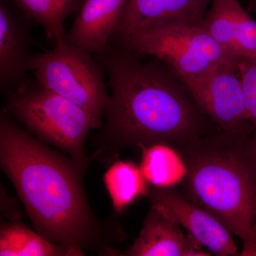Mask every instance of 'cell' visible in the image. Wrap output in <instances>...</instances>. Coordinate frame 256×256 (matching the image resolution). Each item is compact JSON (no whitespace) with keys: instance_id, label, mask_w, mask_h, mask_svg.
<instances>
[{"instance_id":"2","label":"cell","mask_w":256,"mask_h":256,"mask_svg":"<svg viewBox=\"0 0 256 256\" xmlns=\"http://www.w3.org/2000/svg\"><path fill=\"white\" fill-rule=\"evenodd\" d=\"M0 164L18 192L36 232L72 256L104 248L109 237L84 193V170L0 118Z\"/></svg>"},{"instance_id":"19","label":"cell","mask_w":256,"mask_h":256,"mask_svg":"<svg viewBox=\"0 0 256 256\" xmlns=\"http://www.w3.org/2000/svg\"><path fill=\"white\" fill-rule=\"evenodd\" d=\"M250 136H252V142H254V146H255L256 148V127L252 130V132H250Z\"/></svg>"},{"instance_id":"21","label":"cell","mask_w":256,"mask_h":256,"mask_svg":"<svg viewBox=\"0 0 256 256\" xmlns=\"http://www.w3.org/2000/svg\"><path fill=\"white\" fill-rule=\"evenodd\" d=\"M252 5H254V8L256 9V0H252Z\"/></svg>"},{"instance_id":"3","label":"cell","mask_w":256,"mask_h":256,"mask_svg":"<svg viewBox=\"0 0 256 256\" xmlns=\"http://www.w3.org/2000/svg\"><path fill=\"white\" fill-rule=\"evenodd\" d=\"M186 168L183 195L242 238L240 256H256V148L250 133H212L176 149Z\"/></svg>"},{"instance_id":"7","label":"cell","mask_w":256,"mask_h":256,"mask_svg":"<svg viewBox=\"0 0 256 256\" xmlns=\"http://www.w3.org/2000/svg\"><path fill=\"white\" fill-rule=\"evenodd\" d=\"M237 62L183 82L198 107L220 130L250 133Z\"/></svg>"},{"instance_id":"13","label":"cell","mask_w":256,"mask_h":256,"mask_svg":"<svg viewBox=\"0 0 256 256\" xmlns=\"http://www.w3.org/2000/svg\"><path fill=\"white\" fill-rule=\"evenodd\" d=\"M181 228L174 220L151 207L139 236L124 256H212Z\"/></svg>"},{"instance_id":"10","label":"cell","mask_w":256,"mask_h":256,"mask_svg":"<svg viewBox=\"0 0 256 256\" xmlns=\"http://www.w3.org/2000/svg\"><path fill=\"white\" fill-rule=\"evenodd\" d=\"M31 20L12 0H0V87L10 92L30 72Z\"/></svg>"},{"instance_id":"16","label":"cell","mask_w":256,"mask_h":256,"mask_svg":"<svg viewBox=\"0 0 256 256\" xmlns=\"http://www.w3.org/2000/svg\"><path fill=\"white\" fill-rule=\"evenodd\" d=\"M32 22L42 25L47 38L65 41L64 23L69 16L80 11L85 0H12Z\"/></svg>"},{"instance_id":"5","label":"cell","mask_w":256,"mask_h":256,"mask_svg":"<svg viewBox=\"0 0 256 256\" xmlns=\"http://www.w3.org/2000/svg\"><path fill=\"white\" fill-rule=\"evenodd\" d=\"M30 72L44 87L102 118L110 100L104 67L92 54L66 41L34 55Z\"/></svg>"},{"instance_id":"18","label":"cell","mask_w":256,"mask_h":256,"mask_svg":"<svg viewBox=\"0 0 256 256\" xmlns=\"http://www.w3.org/2000/svg\"><path fill=\"white\" fill-rule=\"evenodd\" d=\"M237 68L242 82L247 119L252 130L256 127V60L240 58Z\"/></svg>"},{"instance_id":"12","label":"cell","mask_w":256,"mask_h":256,"mask_svg":"<svg viewBox=\"0 0 256 256\" xmlns=\"http://www.w3.org/2000/svg\"><path fill=\"white\" fill-rule=\"evenodd\" d=\"M130 0H85L65 41L92 54L107 50Z\"/></svg>"},{"instance_id":"11","label":"cell","mask_w":256,"mask_h":256,"mask_svg":"<svg viewBox=\"0 0 256 256\" xmlns=\"http://www.w3.org/2000/svg\"><path fill=\"white\" fill-rule=\"evenodd\" d=\"M202 26L236 60H256V22L238 0H212Z\"/></svg>"},{"instance_id":"17","label":"cell","mask_w":256,"mask_h":256,"mask_svg":"<svg viewBox=\"0 0 256 256\" xmlns=\"http://www.w3.org/2000/svg\"><path fill=\"white\" fill-rule=\"evenodd\" d=\"M1 256H72L65 248L20 223L2 226L0 232Z\"/></svg>"},{"instance_id":"9","label":"cell","mask_w":256,"mask_h":256,"mask_svg":"<svg viewBox=\"0 0 256 256\" xmlns=\"http://www.w3.org/2000/svg\"><path fill=\"white\" fill-rule=\"evenodd\" d=\"M212 0H130L109 45L168 26L202 25Z\"/></svg>"},{"instance_id":"8","label":"cell","mask_w":256,"mask_h":256,"mask_svg":"<svg viewBox=\"0 0 256 256\" xmlns=\"http://www.w3.org/2000/svg\"><path fill=\"white\" fill-rule=\"evenodd\" d=\"M148 198L160 210L186 230L202 247L218 256H238L232 232L216 217L174 188H154Z\"/></svg>"},{"instance_id":"4","label":"cell","mask_w":256,"mask_h":256,"mask_svg":"<svg viewBox=\"0 0 256 256\" xmlns=\"http://www.w3.org/2000/svg\"><path fill=\"white\" fill-rule=\"evenodd\" d=\"M8 112L42 140L72 156L84 171L88 166L85 142L89 133L102 127V118L28 80L8 92Z\"/></svg>"},{"instance_id":"15","label":"cell","mask_w":256,"mask_h":256,"mask_svg":"<svg viewBox=\"0 0 256 256\" xmlns=\"http://www.w3.org/2000/svg\"><path fill=\"white\" fill-rule=\"evenodd\" d=\"M140 165L143 175L154 188H174L182 182L186 168L181 154L166 144H154L141 149Z\"/></svg>"},{"instance_id":"20","label":"cell","mask_w":256,"mask_h":256,"mask_svg":"<svg viewBox=\"0 0 256 256\" xmlns=\"http://www.w3.org/2000/svg\"><path fill=\"white\" fill-rule=\"evenodd\" d=\"M252 240H254V244L256 246V224L254 229H252Z\"/></svg>"},{"instance_id":"14","label":"cell","mask_w":256,"mask_h":256,"mask_svg":"<svg viewBox=\"0 0 256 256\" xmlns=\"http://www.w3.org/2000/svg\"><path fill=\"white\" fill-rule=\"evenodd\" d=\"M104 180L116 214L122 213L141 197L148 196L150 191L140 166L131 161L114 162Z\"/></svg>"},{"instance_id":"6","label":"cell","mask_w":256,"mask_h":256,"mask_svg":"<svg viewBox=\"0 0 256 256\" xmlns=\"http://www.w3.org/2000/svg\"><path fill=\"white\" fill-rule=\"evenodd\" d=\"M149 55L170 67L182 80L200 76L238 60L229 55L202 25L168 26L138 34L117 45Z\"/></svg>"},{"instance_id":"1","label":"cell","mask_w":256,"mask_h":256,"mask_svg":"<svg viewBox=\"0 0 256 256\" xmlns=\"http://www.w3.org/2000/svg\"><path fill=\"white\" fill-rule=\"evenodd\" d=\"M96 56L111 90L101 137L104 149L117 154L160 143L178 149L220 130L162 60L144 62L141 55L116 46Z\"/></svg>"}]
</instances>
